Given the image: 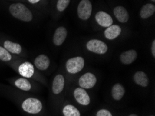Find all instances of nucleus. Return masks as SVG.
<instances>
[{
    "label": "nucleus",
    "mask_w": 155,
    "mask_h": 116,
    "mask_svg": "<svg viewBox=\"0 0 155 116\" xmlns=\"http://www.w3.org/2000/svg\"><path fill=\"white\" fill-rule=\"evenodd\" d=\"M11 15L22 22H29L33 20V14L30 9L22 3L11 4L8 8Z\"/></svg>",
    "instance_id": "nucleus-1"
},
{
    "label": "nucleus",
    "mask_w": 155,
    "mask_h": 116,
    "mask_svg": "<svg viewBox=\"0 0 155 116\" xmlns=\"http://www.w3.org/2000/svg\"><path fill=\"white\" fill-rule=\"evenodd\" d=\"M22 110L29 114H38L43 110V103L36 98H27L22 101L21 104Z\"/></svg>",
    "instance_id": "nucleus-2"
},
{
    "label": "nucleus",
    "mask_w": 155,
    "mask_h": 116,
    "mask_svg": "<svg viewBox=\"0 0 155 116\" xmlns=\"http://www.w3.org/2000/svg\"><path fill=\"white\" fill-rule=\"evenodd\" d=\"M84 64H85V61L84 58L81 56H77V57L68 59L65 64V67L68 72L70 74H76L83 69Z\"/></svg>",
    "instance_id": "nucleus-3"
},
{
    "label": "nucleus",
    "mask_w": 155,
    "mask_h": 116,
    "mask_svg": "<svg viewBox=\"0 0 155 116\" xmlns=\"http://www.w3.org/2000/svg\"><path fill=\"white\" fill-rule=\"evenodd\" d=\"M92 13V4L89 0H81L77 7V15L81 20H87Z\"/></svg>",
    "instance_id": "nucleus-4"
},
{
    "label": "nucleus",
    "mask_w": 155,
    "mask_h": 116,
    "mask_svg": "<svg viewBox=\"0 0 155 116\" xmlns=\"http://www.w3.org/2000/svg\"><path fill=\"white\" fill-rule=\"evenodd\" d=\"M18 72L19 75L22 76V77L27 78V79H31L35 76L36 70L34 64L29 62V61H25L19 64L17 67Z\"/></svg>",
    "instance_id": "nucleus-5"
},
{
    "label": "nucleus",
    "mask_w": 155,
    "mask_h": 116,
    "mask_svg": "<svg viewBox=\"0 0 155 116\" xmlns=\"http://www.w3.org/2000/svg\"><path fill=\"white\" fill-rule=\"evenodd\" d=\"M86 47L90 51L98 54H104L107 53L108 47L107 44L99 40H91L86 44Z\"/></svg>",
    "instance_id": "nucleus-6"
},
{
    "label": "nucleus",
    "mask_w": 155,
    "mask_h": 116,
    "mask_svg": "<svg viewBox=\"0 0 155 116\" xmlns=\"http://www.w3.org/2000/svg\"><path fill=\"white\" fill-rule=\"evenodd\" d=\"M96 82H97V79L95 75L90 72H87L83 75L79 79V86L84 89L91 88L95 86Z\"/></svg>",
    "instance_id": "nucleus-7"
},
{
    "label": "nucleus",
    "mask_w": 155,
    "mask_h": 116,
    "mask_svg": "<svg viewBox=\"0 0 155 116\" xmlns=\"http://www.w3.org/2000/svg\"><path fill=\"white\" fill-rule=\"evenodd\" d=\"M34 65L37 70L45 71L48 69L50 65V59L45 54H41L36 56L34 59Z\"/></svg>",
    "instance_id": "nucleus-8"
},
{
    "label": "nucleus",
    "mask_w": 155,
    "mask_h": 116,
    "mask_svg": "<svg viewBox=\"0 0 155 116\" xmlns=\"http://www.w3.org/2000/svg\"><path fill=\"white\" fill-rule=\"evenodd\" d=\"M74 96L77 102L81 105L87 106L90 104V97L82 88H77L74 91Z\"/></svg>",
    "instance_id": "nucleus-9"
},
{
    "label": "nucleus",
    "mask_w": 155,
    "mask_h": 116,
    "mask_svg": "<svg viewBox=\"0 0 155 116\" xmlns=\"http://www.w3.org/2000/svg\"><path fill=\"white\" fill-rule=\"evenodd\" d=\"M95 20L103 27H109L113 24V19L111 15L104 11L97 12L95 15Z\"/></svg>",
    "instance_id": "nucleus-10"
},
{
    "label": "nucleus",
    "mask_w": 155,
    "mask_h": 116,
    "mask_svg": "<svg viewBox=\"0 0 155 116\" xmlns=\"http://www.w3.org/2000/svg\"><path fill=\"white\" fill-rule=\"evenodd\" d=\"M8 52L14 55H20L22 53V47L18 42H14L6 40L3 42V46Z\"/></svg>",
    "instance_id": "nucleus-11"
},
{
    "label": "nucleus",
    "mask_w": 155,
    "mask_h": 116,
    "mask_svg": "<svg viewBox=\"0 0 155 116\" xmlns=\"http://www.w3.org/2000/svg\"><path fill=\"white\" fill-rule=\"evenodd\" d=\"M67 29L63 27H59L56 29L53 36V42L56 46H60L64 42L67 37Z\"/></svg>",
    "instance_id": "nucleus-12"
},
{
    "label": "nucleus",
    "mask_w": 155,
    "mask_h": 116,
    "mask_svg": "<svg viewBox=\"0 0 155 116\" xmlns=\"http://www.w3.org/2000/svg\"><path fill=\"white\" fill-rule=\"evenodd\" d=\"M13 84L17 88L25 92H29L33 88V85L29 79L24 77L18 78L14 80Z\"/></svg>",
    "instance_id": "nucleus-13"
},
{
    "label": "nucleus",
    "mask_w": 155,
    "mask_h": 116,
    "mask_svg": "<svg viewBox=\"0 0 155 116\" xmlns=\"http://www.w3.org/2000/svg\"><path fill=\"white\" fill-rule=\"evenodd\" d=\"M65 86V79L61 75H57L52 82V92L55 94L61 93Z\"/></svg>",
    "instance_id": "nucleus-14"
},
{
    "label": "nucleus",
    "mask_w": 155,
    "mask_h": 116,
    "mask_svg": "<svg viewBox=\"0 0 155 116\" xmlns=\"http://www.w3.org/2000/svg\"><path fill=\"white\" fill-rule=\"evenodd\" d=\"M120 61L124 65H129L134 62L137 58V52L134 49L124 51L120 54Z\"/></svg>",
    "instance_id": "nucleus-15"
},
{
    "label": "nucleus",
    "mask_w": 155,
    "mask_h": 116,
    "mask_svg": "<svg viewBox=\"0 0 155 116\" xmlns=\"http://www.w3.org/2000/svg\"><path fill=\"white\" fill-rule=\"evenodd\" d=\"M114 13L120 22L125 23L129 20V13L127 9L123 6H116L114 9Z\"/></svg>",
    "instance_id": "nucleus-16"
},
{
    "label": "nucleus",
    "mask_w": 155,
    "mask_h": 116,
    "mask_svg": "<svg viewBox=\"0 0 155 116\" xmlns=\"http://www.w3.org/2000/svg\"><path fill=\"white\" fill-rule=\"evenodd\" d=\"M122 29L120 26L117 25H114L109 26L107 28V29L104 31V35L107 39L114 40L119 36L121 34Z\"/></svg>",
    "instance_id": "nucleus-17"
},
{
    "label": "nucleus",
    "mask_w": 155,
    "mask_h": 116,
    "mask_svg": "<svg viewBox=\"0 0 155 116\" xmlns=\"http://www.w3.org/2000/svg\"><path fill=\"white\" fill-rule=\"evenodd\" d=\"M134 81L136 84L142 87H146L149 84V79L145 72L138 71L134 75Z\"/></svg>",
    "instance_id": "nucleus-18"
},
{
    "label": "nucleus",
    "mask_w": 155,
    "mask_h": 116,
    "mask_svg": "<svg viewBox=\"0 0 155 116\" xmlns=\"http://www.w3.org/2000/svg\"><path fill=\"white\" fill-rule=\"evenodd\" d=\"M124 93H125V89H124L123 85L120 84H116L113 86L111 90V95L115 100H120L123 98Z\"/></svg>",
    "instance_id": "nucleus-19"
},
{
    "label": "nucleus",
    "mask_w": 155,
    "mask_h": 116,
    "mask_svg": "<svg viewBox=\"0 0 155 116\" xmlns=\"http://www.w3.org/2000/svg\"><path fill=\"white\" fill-rule=\"evenodd\" d=\"M155 12V6L153 4H146L142 7L140 16L143 19H147L153 15Z\"/></svg>",
    "instance_id": "nucleus-20"
},
{
    "label": "nucleus",
    "mask_w": 155,
    "mask_h": 116,
    "mask_svg": "<svg viewBox=\"0 0 155 116\" xmlns=\"http://www.w3.org/2000/svg\"><path fill=\"white\" fill-rule=\"evenodd\" d=\"M63 113L64 116H80L79 110L72 105H67L63 108Z\"/></svg>",
    "instance_id": "nucleus-21"
},
{
    "label": "nucleus",
    "mask_w": 155,
    "mask_h": 116,
    "mask_svg": "<svg viewBox=\"0 0 155 116\" xmlns=\"http://www.w3.org/2000/svg\"><path fill=\"white\" fill-rule=\"evenodd\" d=\"M13 54L8 52L4 47L0 45V61L2 62L8 63L13 60Z\"/></svg>",
    "instance_id": "nucleus-22"
},
{
    "label": "nucleus",
    "mask_w": 155,
    "mask_h": 116,
    "mask_svg": "<svg viewBox=\"0 0 155 116\" xmlns=\"http://www.w3.org/2000/svg\"><path fill=\"white\" fill-rule=\"evenodd\" d=\"M70 2V0H58L56 4V8L60 12L65 11L68 6Z\"/></svg>",
    "instance_id": "nucleus-23"
},
{
    "label": "nucleus",
    "mask_w": 155,
    "mask_h": 116,
    "mask_svg": "<svg viewBox=\"0 0 155 116\" xmlns=\"http://www.w3.org/2000/svg\"><path fill=\"white\" fill-rule=\"evenodd\" d=\"M97 116H112V114L107 109H101L97 113Z\"/></svg>",
    "instance_id": "nucleus-24"
},
{
    "label": "nucleus",
    "mask_w": 155,
    "mask_h": 116,
    "mask_svg": "<svg viewBox=\"0 0 155 116\" xmlns=\"http://www.w3.org/2000/svg\"><path fill=\"white\" fill-rule=\"evenodd\" d=\"M151 51L153 57H155V41H153L152 42V46H151Z\"/></svg>",
    "instance_id": "nucleus-25"
},
{
    "label": "nucleus",
    "mask_w": 155,
    "mask_h": 116,
    "mask_svg": "<svg viewBox=\"0 0 155 116\" xmlns=\"http://www.w3.org/2000/svg\"><path fill=\"white\" fill-rule=\"evenodd\" d=\"M40 1H41V0H28V2L32 4H36L40 2Z\"/></svg>",
    "instance_id": "nucleus-26"
},
{
    "label": "nucleus",
    "mask_w": 155,
    "mask_h": 116,
    "mask_svg": "<svg viewBox=\"0 0 155 116\" xmlns=\"http://www.w3.org/2000/svg\"><path fill=\"white\" fill-rule=\"evenodd\" d=\"M129 116H138V115H136V114H131L130 115H129Z\"/></svg>",
    "instance_id": "nucleus-27"
},
{
    "label": "nucleus",
    "mask_w": 155,
    "mask_h": 116,
    "mask_svg": "<svg viewBox=\"0 0 155 116\" xmlns=\"http://www.w3.org/2000/svg\"><path fill=\"white\" fill-rule=\"evenodd\" d=\"M151 1H152V2H155V0H151Z\"/></svg>",
    "instance_id": "nucleus-28"
},
{
    "label": "nucleus",
    "mask_w": 155,
    "mask_h": 116,
    "mask_svg": "<svg viewBox=\"0 0 155 116\" xmlns=\"http://www.w3.org/2000/svg\"><path fill=\"white\" fill-rule=\"evenodd\" d=\"M150 116H154V115H150Z\"/></svg>",
    "instance_id": "nucleus-29"
}]
</instances>
